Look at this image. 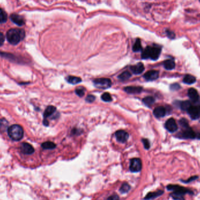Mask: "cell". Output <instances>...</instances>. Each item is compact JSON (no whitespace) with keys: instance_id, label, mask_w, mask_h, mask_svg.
I'll return each instance as SVG.
<instances>
[{"instance_id":"21","label":"cell","mask_w":200,"mask_h":200,"mask_svg":"<svg viewBox=\"0 0 200 200\" xmlns=\"http://www.w3.org/2000/svg\"><path fill=\"white\" fill-rule=\"evenodd\" d=\"M163 64H164V68L169 70L174 69L176 66L175 62L173 60H167L164 61Z\"/></svg>"},{"instance_id":"16","label":"cell","mask_w":200,"mask_h":200,"mask_svg":"<svg viewBox=\"0 0 200 200\" xmlns=\"http://www.w3.org/2000/svg\"><path fill=\"white\" fill-rule=\"evenodd\" d=\"M166 113V110L165 108L162 106L156 108L153 111V114L157 118L163 117L165 116Z\"/></svg>"},{"instance_id":"32","label":"cell","mask_w":200,"mask_h":200,"mask_svg":"<svg viewBox=\"0 0 200 200\" xmlns=\"http://www.w3.org/2000/svg\"><path fill=\"white\" fill-rule=\"evenodd\" d=\"M179 123H180V126L182 127L183 128H186L189 127L188 122L185 119H181V120H180Z\"/></svg>"},{"instance_id":"35","label":"cell","mask_w":200,"mask_h":200,"mask_svg":"<svg viewBox=\"0 0 200 200\" xmlns=\"http://www.w3.org/2000/svg\"><path fill=\"white\" fill-rule=\"evenodd\" d=\"M142 142H143V145H144V147H145V149H149L150 148V143H149V141L148 139H142Z\"/></svg>"},{"instance_id":"10","label":"cell","mask_w":200,"mask_h":200,"mask_svg":"<svg viewBox=\"0 0 200 200\" xmlns=\"http://www.w3.org/2000/svg\"><path fill=\"white\" fill-rule=\"evenodd\" d=\"M181 137L186 139H194L197 137V134H195L192 129L190 127L184 128V130L181 134Z\"/></svg>"},{"instance_id":"3","label":"cell","mask_w":200,"mask_h":200,"mask_svg":"<svg viewBox=\"0 0 200 200\" xmlns=\"http://www.w3.org/2000/svg\"><path fill=\"white\" fill-rule=\"evenodd\" d=\"M161 52V48L159 46H148L142 53V58L143 59H151L152 60H156L159 57Z\"/></svg>"},{"instance_id":"25","label":"cell","mask_w":200,"mask_h":200,"mask_svg":"<svg viewBox=\"0 0 200 200\" xmlns=\"http://www.w3.org/2000/svg\"><path fill=\"white\" fill-rule=\"evenodd\" d=\"M42 147L45 149H53L56 148V145L52 142H46L42 144Z\"/></svg>"},{"instance_id":"20","label":"cell","mask_w":200,"mask_h":200,"mask_svg":"<svg viewBox=\"0 0 200 200\" xmlns=\"http://www.w3.org/2000/svg\"><path fill=\"white\" fill-rule=\"evenodd\" d=\"M195 77L190 74H187L183 79V82L187 84H193L195 82Z\"/></svg>"},{"instance_id":"31","label":"cell","mask_w":200,"mask_h":200,"mask_svg":"<svg viewBox=\"0 0 200 200\" xmlns=\"http://www.w3.org/2000/svg\"><path fill=\"white\" fill-rule=\"evenodd\" d=\"M133 50L135 52H138L142 50V46L141 44V42L139 39H138L136 41V43L134 45V46L133 47Z\"/></svg>"},{"instance_id":"7","label":"cell","mask_w":200,"mask_h":200,"mask_svg":"<svg viewBox=\"0 0 200 200\" xmlns=\"http://www.w3.org/2000/svg\"><path fill=\"white\" fill-rule=\"evenodd\" d=\"M187 112L193 120L198 119L200 116V105H192L188 108Z\"/></svg>"},{"instance_id":"39","label":"cell","mask_w":200,"mask_h":200,"mask_svg":"<svg viewBox=\"0 0 200 200\" xmlns=\"http://www.w3.org/2000/svg\"><path fill=\"white\" fill-rule=\"evenodd\" d=\"M95 99V97L93 95H88L86 98V101L88 102H93Z\"/></svg>"},{"instance_id":"41","label":"cell","mask_w":200,"mask_h":200,"mask_svg":"<svg viewBox=\"0 0 200 200\" xmlns=\"http://www.w3.org/2000/svg\"><path fill=\"white\" fill-rule=\"evenodd\" d=\"M167 36H169L170 38L173 39V38H174V37H175L174 34L173 32H171V31H170V30H167Z\"/></svg>"},{"instance_id":"23","label":"cell","mask_w":200,"mask_h":200,"mask_svg":"<svg viewBox=\"0 0 200 200\" xmlns=\"http://www.w3.org/2000/svg\"><path fill=\"white\" fill-rule=\"evenodd\" d=\"M8 122L5 120H0V132H4L8 129Z\"/></svg>"},{"instance_id":"13","label":"cell","mask_w":200,"mask_h":200,"mask_svg":"<svg viewBox=\"0 0 200 200\" xmlns=\"http://www.w3.org/2000/svg\"><path fill=\"white\" fill-rule=\"evenodd\" d=\"M188 95L190 100L193 102H196L200 100V96L197 91L194 88H191L188 91Z\"/></svg>"},{"instance_id":"5","label":"cell","mask_w":200,"mask_h":200,"mask_svg":"<svg viewBox=\"0 0 200 200\" xmlns=\"http://www.w3.org/2000/svg\"><path fill=\"white\" fill-rule=\"evenodd\" d=\"M93 83L95 87L100 89H107L109 88L112 84L111 80L106 78L95 79L94 80Z\"/></svg>"},{"instance_id":"26","label":"cell","mask_w":200,"mask_h":200,"mask_svg":"<svg viewBox=\"0 0 200 200\" xmlns=\"http://www.w3.org/2000/svg\"><path fill=\"white\" fill-rule=\"evenodd\" d=\"M7 19L8 15L6 12L2 8H0V23H5L7 21Z\"/></svg>"},{"instance_id":"42","label":"cell","mask_w":200,"mask_h":200,"mask_svg":"<svg viewBox=\"0 0 200 200\" xmlns=\"http://www.w3.org/2000/svg\"><path fill=\"white\" fill-rule=\"evenodd\" d=\"M43 124H44L45 125H46V126H48V125H49V122L46 120V119H45V120H44V121H43Z\"/></svg>"},{"instance_id":"11","label":"cell","mask_w":200,"mask_h":200,"mask_svg":"<svg viewBox=\"0 0 200 200\" xmlns=\"http://www.w3.org/2000/svg\"><path fill=\"white\" fill-rule=\"evenodd\" d=\"M159 73L157 70H150L146 73L144 75V78L147 81H153L158 79Z\"/></svg>"},{"instance_id":"19","label":"cell","mask_w":200,"mask_h":200,"mask_svg":"<svg viewBox=\"0 0 200 200\" xmlns=\"http://www.w3.org/2000/svg\"><path fill=\"white\" fill-rule=\"evenodd\" d=\"M56 109V108L54 106H52V105L46 108V109L45 111L44 114H43L45 118L46 119V118L52 115L55 112Z\"/></svg>"},{"instance_id":"18","label":"cell","mask_w":200,"mask_h":200,"mask_svg":"<svg viewBox=\"0 0 200 200\" xmlns=\"http://www.w3.org/2000/svg\"><path fill=\"white\" fill-rule=\"evenodd\" d=\"M164 191L162 190H158L157 191H155V192H150L146 195V196L145 198V200H150L156 198V197L162 195Z\"/></svg>"},{"instance_id":"12","label":"cell","mask_w":200,"mask_h":200,"mask_svg":"<svg viewBox=\"0 0 200 200\" xmlns=\"http://www.w3.org/2000/svg\"><path fill=\"white\" fill-rule=\"evenodd\" d=\"M21 152L25 155H31L34 152V148L29 143H22L21 146Z\"/></svg>"},{"instance_id":"22","label":"cell","mask_w":200,"mask_h":200,"mask_svg":"<svg viewBox=\"0 0 200 200\" xmlns=\"http://www.w3.org/2000/svg\"><path fill=\"white\" fill-rule=\"evenodd\" d=\"M66 80L68 83L72 84H76L81 82V79L76 76H68L66 78Z\"/></svg>"},{"instance_id":"17","label":"cell","mask_w":200,"mask_h":200,"mask_svg":"<svg viewBox=\"0 0 200 200\" xmlns=\"http://www.w3.org/2000/svg\"><path fill=\"white\" fill-rule=\"evenodd\" d=\"M125 91L127 93L129 94H136L141 93L142 90V88L141 87H136V86H129L125 87L124 88Z\"/></svg>"},{"instance_id":"29","label":"cell","mask_w":200,"mask_h":200,"mask_svg":"<svg viewBox=\"0 0 200 200\" xmlns=\"http://www.w3.org/2000/svg\"><path fill=\"white\" fill-rule=\"evenodd\" d=\"M130 189V186H129L128 183H125L122 185L120 190L122 193H127L128 192Z\"/></svg>"},{"instance_id":"38","label":"cell","mask_w":200,"mask_h":200,"mask_svg":"<svg viewBox=\"0 0 200 200\" xmlns=\"http://www.w3.org/2000/svg\"><path fill=\"white\" fill-rule=\"evenodd\" d=\"M198 178V176H192V177H190V178L188 179V180H181V181H182L183 183H190V182H191V181H193L195 180L196 179H197Z\"/></svg>"},{"instance_id":"40","label":"cell","mask_w":200,"mask_h":200,"mask_svg":"<svg viewBox=\"0 0 200 200\" xmlns=\"http://www.w3.org/2000/svg\"><path fill=\"white\" fill-rule=\"evenodd\" d=\"M4 40H5V38L4 35L0 32V46H1L3 43L4 42Z\"/></svg>"},{"instance_id":"33","label":"cell","mask_w":200,"mask_h":200,"mask_svg":"<svg viewBox=\"0 0 200 200\" xmlns=\"http://www.w3.org/2000/svg\"><path fill=\"white\" fill-rule=\"evenodd\" d=\"M75 92L77 95H79V97H83L85 94L84 89H83V88H80L76 89Z\"/></svg>"},{"instance_id":"2","label":"cell","mask_w":200,"mask_h":200,"mask_svg":"<svg viewBox=\"0 0 200 200\" xmlns=\"http://www.w3.org/2000/svg\"><path fill=\"white\" fill-rule=\"evenodd\" d=\"M25 37V31L21 29H11L7 33L8 41L12 45H17Z\"/></svg>"},{"instance_id":"27","label":"cell","mask_w":200,"mask_h":200,"mask_svg":"<svg viewBox=\"0 0 200 200\" xmlns=\"http://www.w3.org/2000/svg\"><path fill=\"white\" fill-rule=\"evenodd\" d=\"M191 103L190 101H183L181 102L180 103V108L183 111H187L188 109V108L191 106Z\"/></svg>"},{"instance_id":"30","label":"cell","mask_w":200,"mask_h":200,"mask_svg":"<svg viewBox=\"0 0 200 200\" xmlns=\"http://www.w3.org/2000/svg\"><path fill=\"white\" fill-rule=\"evenodd\" d=\"M101 99L105 102H111L112 101V97L108 93H104L101 96Z\"/></svg>"},{"instance_id":"28","label":"cell","mask_w":200,"mask_h":200,"mask_svg":"<svg viewBox=\"0 0 200 200\" xmlns=\"http://www.w3.org/2000/svg\"><path fill=\"white\" fill-rule=\"evenodd\" d=\"M131 77V74L129 72H123L119 76L118 78L122 81H125L127 80Z\"/></svg>"},{"instance_id":"36","label":"cell","mask_w":200,"mask_h":200,"mask_svg":"<svg viewBox=\"0 0 200 200\" xmlns=\"http://www.w3.org/2000/svg\"><path fill=\"white\" fill-rule=\"evenodd\" d=\"M180 88V86L177 83L173 84L170 86V89L172 91H177Z\"/></svg>"},{"instance_id":"4","label":"cell","mask_w":200,"mask_h":200,"mask_svg":"<svg viewBox=\"0 0 200 200\" xmlns=\"http://www.w3.org/2000/svg\"><path fill=\"white\" fill-rule=\"evenodd\" d=\"M9 136L14 141H18L22 139L23 136V130L20 125H14L8 129Z\"/></svg>"},{"instance_id":"6","label":"cell","mask_w":200,"mask_h":200,"mask_svg":"<svg viewBox=\"0 0 200 200\" xmlns=\"http://www.w3.org/2000/svg\"><path fill=\"white\" fill-rule=\"evenodd\" d=\"M130 170L132 172H140L142 169V162L138 158H134L130 160Z\"/></svg>"},{"instance_id":"34","label":"cell","mask_w":200,"mask_h":200,"mask_svg":"<svg viewBox=\"0 0 200 200\" xmlns=\"http://www.w3.org/2000/svg\"><path fill=\"white\" fill-rule=\"evenodd\" d=\"M80 1L90 4H97L100 3L102 1V0H80Z\"/></svg>"},{"instance_id":"24","label":"cell","mask_w":200,"mask_h":200,"mask_svg":"<svg viewBox=\"0 0 200 200\" xmlns=\"http://www.w3.org/2000/svg\"><path fill=\"white\" fill-rule=\"evenodd\" d=\"M143 102L146 105H147L148 107H150L155 103V100L153 97L149 96V97H146L144 98L143 99Z\"/></svg>"},{"instance_id":"15","label":"cell","mask_w":200,"mask_h":200,"mask_svg":"<svg viewBox=\"0 0 200 200\" xmlns=\"http://www.w3.org/2000/svg\"><path fill=\"white\" fill-rule=\"evenodd\" d=\"M132 72L135 74H140L145 70V67L142 63H138L136 65H134L130 67Z\"/></svg>"},{"instance_id":"1","label":"cell","mask_w":200,"mask_h":200,"mask_svg":"<svg viewBox=\"0 0 200 200\" xmlns=\"http://www.w3.org/2000/svg\"><path fill=\"white\" fill-rule=\"evenodd\" d=\"M167 189L172 191L170 196L174 200H185L184 198V195L193 194L191 190L179 185L170 184L167 186Z\"/></svg>"},{"instance_id":"14","label":"cell","mask_w":200,"mask_h":200,"mask_svg":"<svg viewBox=\"0 0 200 200\" xmlns=\"http://www.w3.org/2000/svg\"><path fill=\"white\" fill-rule=\"evenodd\" d=\"M11 21L18 26H22L25 24V20L21 15L18 14H12L10 16Z\"/></svg>"},{"instance_id":"9","label":"cell","mask_w":200,"mask_h":200,"mask_svg":"<svg viewBox=\"0 0 200 200\" xmlns=\"http://www.w3.org/2000/svg\"><path fill=\"white\" fill-rule=\"evenodd\" d=\"M115 136L116 140L121 143H125L128 139V134L123 130H120L116 132Z\"/></svg>"},{"instance_id":"37","label":"cell","mask_w":200,"mask_h":200,"mask_svg":"<svg viewBox=\"0 0 200 200\" xmlns=\"http://www.w3.org/2000/svg\"><path fill=\"white\" fill-rule=\"evenodd\" d=\"M106 200H120V198L117 194H114L108 197Z\"/></svg>"},{"instance_id":"8","label":"cell","mask_w":200,"mask_h":200,"mask_svg":"<svg viewBox=\"0 0 200 200\" xmlns=\"http://www.w3.org/2000/svg\"><path fill=\"white\" fill-rule=\"evenodd\" d=\"M165 128L170 132H175L177 129V123L174 118L169 119L165 123Z\"/></svg>"}]
</instances>
